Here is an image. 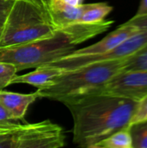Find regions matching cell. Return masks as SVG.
Instances as JSON below:
<instances>
[{
    "instance_id": "1",
    "label": "cell",
    "mask_w": 147,
    "mask_h": 148,
    "mask_svg": "<svg viewBox=\"0 0 147 148\" xmlns=\"http://www.w3.org/2000/svg\"><path fill=\"white\" fill-rule=\"evenodd\" d=\"M73 121V142L93 147L115 131L129 126L138 101L104 94H89L62 102Z\"/></svg>"
},
{
    "instance_id": "2",
    "label": "cell",
    "mask_w": 147,
    "mask_h": 148,
    "mask_svg": "<svg viewBox=\"0 0 147 148\" xmlns=\"http://www.w3.org/2000/svg\"><path fill=\"white\" fill-rule=\"evenodd\" d=\"M113 20L94 23H71L58 28L52 35L37 41L0 49V62L13 64L17 71L36 68L56 61L71 52L81 43L107 31Z\"/></svg>"
},
{
    "instance_id": "3",
    "label": "cell",
    "mask_w": 147,
    "mask_h": 148,
    "mask_svg": "<svg viewBox=\"0 0 147 148\" xmlns=\"http://www.w3.org/2000/svg\"><path fill=\"white\" fill-rule=\"evenodd\" d=\"M123 60L92 62L63 71L49 86L37 89L38 97L62 102L63 101L94 94L114 75L123 71Z\"/></svg>"
},
{
    "instance_id": "4",
    "label": "cell",
    "mask_w": 147,
    "mask_h": 148,
    "mask_svg": "<svg viewBox=\"0 0 147 148\" xmlns=\"http://www.w3.org/2000/svg\"><path fill=\"white\" fill-rule=\"evenodd\" d=\"M57 29L41 0H14L0 33V49L32 42Z\"/></svg>"
},
{
    "instance_id": "5",
    "label": "cell",
    "mask_w": 147,
    "mask_h": 148,
    "mask_svg": "<svg viewBox=\"0 0 147 148\" xmlns=\"http://www.w3.org/2000/svg\"><path fill=\"white\" fill-rule=\"evenodd\" d=\"M65 146L62 128L49 120L31 124L0 123V148H60Z\"/></svg>"
},
{
    "instance_id": "6",
    "label": "cell",
    "mask_w": 147,
    "mask_h": 148,
    "mask_svg": "<svg viewBox=\"0 0 147 148\" xmlns=\"http://www.w3.org/2000/svg\"><path fill=\"white\" fill-rule=\"evenodd\" d=\"M146 47L147 29H140L106 53L95 56H85L77 57L65 56L48 64L60 68L63 71L72 70L92 62L110 60H123Z\"/></svg>"
},
{
    "instance_id": "7",
    "label": "cell",
    "mask_w": 147,
    "mask_h": 148,
    "mask_svg": "<svg viewBox=\"0 0 147 148\" xmlns=\"http://www.w3.org/2000/svg\"><path fill=\"white\" fill-rule=\"evenodd\" d=\"M94 94L140 101L147 96V70L121 71Z\"/></svg>"
},
{
    "instance_id": "8",
    "label": "cell",
    "mask_w": 147,
    "mask_h": 148,
    "mask_svg": "<svg viewBox=\"0 0 147 148\" xmlns=\"http://www.w3.org/2000/svg\"><path fill=\"white\" fill-rule=\"evenodd\" d=\"M139 30V29L124 23L120 24L115 30L110 32L107 36H106L96 43L80 49H75L73 52L67 56L71 57H77L85 56H95L106 53Z\"/></svg>"
},
{
    "instance_id": "9",
    "label": "cell",
    "mask_w": 147,
    "mask_h": 148,
    "mask_svg": "<svg viewBox=\"0 0 147 148\" xmlns=\"http://www.w3.org/2000/svg\"><path fill=\"white\" fill-rule=\"evenodd\" d=\"M88 3H81L74 6L62 0H50L48 4V9L55 25L58 29L71 23H78L88 9Z\"/></svg>"
},
{
    "instance_id": "10",
    "label": "cell",
    "mask_w": 147,
    "mask_h": 148,
    "mask_svg": "<svg viewBox=\"0 0 147 148\" xmlns=\"http://www.w3.org/2000/svg\"><path fill=\"white\" fill-rule=\"evenodd\" d=\"M37 98L39 97L36 92L24 95L0 90V104L15 121L23 119L29 107Z\"/></svg>"
},
{
    "instance_id": "11",
    "label": "cell",
    "mask_w": 147,
    "mask_h": 148,
    "mask_svg": "<svg viewBox=\"0 0 147 148\" xmlns=\"http://www.w3.org/2000/svg\"><path fill=\"white\" fill-rule=\"evenodd\" d=\"M36 69L22 75H16L11 81L10 84L26 83L31 85L37 89L43 88L49 86L57 76H59L63 70L53 65L44 64L35 68Z\"/></svg>"
},
{
    "instance_id": "12",
    "label": "cell",
    "mask_w": 147,
    "mask_h": 148,
    "mask_svg": "<svg viewBox=\"0 0 147 148\" xmlns=\"http://www.w3.org/2000/svg\"><path fill=\"white\" fill-rule=\"evenodd\" d=\"M93 148H133L130 126H126L115 131L109 136L96 143Z\"/></svg>"
},
{
    "instance_id": "13",
    "label": "cell",
    "mask_w": 147,
    "mask_h": 148,
    "mask_svg": "<svg viewBox=\"0 0 147 148\" xmlns=\"http://www.w3.org/2000/svg\"><path fill=\"white\" fill-rule=\"evenodd\" d=\"M113 10V7L107 3H88V9L83 13L78 23H94L105 20L106 16Z\"/></svg>"
},
{
    "instance_id": "14",
    "label": "cell",
    "mask_w": 147,
    "mask_h": 148,
    "mask_svg": "<svg viewBox=\"0 0 147 148\" xmlns=\"http://www.w3.org/2000/svg\"><path fill=\"white\" fill-rule=\"evenodd\" d=\"M147 70V47L124 59L123 71Z\"/></svg>"
},
{
    "instance_id": "15",
    "label": "cell",
    "mask_w": 147,
    "mask_h": 148,
    "mask_svg": "<svg viewBox=\"0 0 147 148\" xmlns=\"http://www.w3.org/2000/svg\"><path fill=\"white\" fill-rule=\"evenodd\" d=\"M133 148H147V121L130 126Z\"/></svg>"
},
{
    "instance_id": "16",
    "label": "cell",
    "mask_w": 147,
    "mask_h": 148,
    "mask_svg": "<svg viewBox=\"0 0 147 148\" xmlns=\"http://www.w3.org/2000/svg\"><path fill=\"white\" fill-rule=\"evenodd\" d=\"M16 68L10 63L0 62V90L10 85L13 78L17 75Z\"/></svg>"
},
{
    "instance_id": "17",
    "label": "cell",
    "mask_w": 147,
    "mask_h": 148,
    "mask_svg": "<svg viewBox=\"0 0 147 148\" xmlns=\"http://www.w3.org/2000/svg\"><path fill=\"white\" fill-rule=\"evenodd\" d=\"M143 121H147V96L140 101H138L137 107L130 120L129 126Z\"/></svg>"
},
{
    "instance_id": "18",
    "label": "cell",
    "mask_w": 147,
    "mask_h": 148,
    "mask_svg": "<svg viewBox=\"0 0 147 148\" xmlns=\"http://www.w3.org/2000/svg\"><path fill=\"white\" fill-rule=\"evenodd\" d=\"M13 2L14 0H0V33L3 29Z\"/></svg>"
},
{
    "instance_id": "19",
    "label": "cell",
    "mask_w": 147,
    "mask_h": 148,
    "mask_svg": "<svg viewBox=\"0 0 147 148\" xmlns=\"http://www.w3.org/2000/svg\"><path fill=\"white\" fill-rule=\"evenodd\" d=\"M125 23L134 26L139 29H147V12L142 15H134Z\"/></svg>"
},
{
    "instance_id": "20",
    "label": "cell",
    "mask_w": 147,
    "mask_h": 148,
    "mask_svg": "<svg viewBox=\"0 0 147 148\" xmlns=\"http://www.w3.org/2000/svg\"><path fill=\"white\" fill-rule=\"evenodd\" d=\"M11 121H16L13 120V118L8 113V111L0 104V123H8Z\"/></svg>"
},
{
    "instance_id": "21",
    "label": "cell",
    "mask_w": 147,
    "mask_h": 148,
    "mask_svg": "<svg viewBox=\"0 0 147 148\" xmlns=\"http://www.w3.org/2000/svg\"><path fill=\"white\" fill-rule=\"evenodd\" d=\"M147 12V0H140L139 2V5L138 8V10L136 12V16L139 15H142Z\"/></svg>"
},
{
    "instance_id": "22",
    "label": "cell",
    "mask_w": 147,
    "mask_h": 148,
    "mask_svg": "<svg viewBox=\"0 0 147 148\" xmlns=\"http://www.w3.org/2000/svg\"><path fill=\"white\" fill-rule=\"evenodd\" d=\"M62 1L67 3H68V4L74 5V6L80 5L81 3H83V0H62Z\"/></svg>"
},
{
    "instance_id": "23",
    "label": "cell",
    "mask_w": 147,
    "mask_h": 148,
    "mask_svg": "<svg viewBox=\"0 0 147 148\" xmlns=\"http://www.w3.org/2000/svg\"><path fill=\"white\" fill-rule=\"evenodd\" d=\"M41 1H42V3L47 6V7H48V4H49V1H50V0H41Z\"/></svg>"
}]
</instances>
